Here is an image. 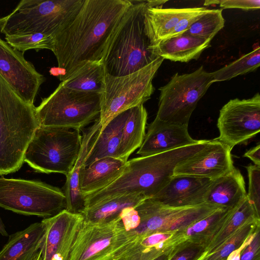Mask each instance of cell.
Listing matches in <instances>:
<instances>
[{"label": "cell", "mask_w": 260, "mask_h": 260, "mask_svg": "<svg viewBox=\"0 0 260 260\" xmlns=\"http://www.w3.org/2000/svg\"><path fill=\"white\" fill-rule=\"evenodd\" d=\"M32 260H42L41 248Z\"/></svg>", "instance_id": "cell-43"}, {"label": "cell", "mask_w": 260, "mask_h": 260, "mask_svg": "<svg viewBox=\"0 0 260 260\" xmlns=\"http://www.w3.org/2000/svg\"><path fill=\"white\" fill-rule=\"evenodd\" d=\"M246 196L243 176L239 170L234 168L229 173L212 181L204 203L219 208L232 209Z\"/></svg>", "instance_id": "cell-22"}, {"label": "cell", "mask_w": 260, "mask_h": 260, "mask_svg": "<svg viewBox=\"0 0 260 260\" xmlns=\"http://www.w3.org/2000/svg\"><path fill=\"white\" fill-rule=\"evenodd\" d=\"M0 234L3 236L7 237L8 234L6 230L5 226L0 217Z\"/></svg>", "instance_id": "cell-42"}, {"label": "cell", "mask_w": 260, "mask_h": 260, "mask_svg": "<svg viewBox=\"0 0 260 260\" xmlns=\"http://www.w3.org/2000/svg\"><path fill=\"white\" fill-rule=\"evenodd\" d=\"M0 76L27 103L34 104L39 88L45 81L33 64L20 52L0 38Z\"/></svg>", "instance_id": "cell-14"}, {"label": "cell", "mask_w": 260, "mask_h": 260, "mask_svg": "<svg viewBox=\"0 0 260 260\" xmlns=\"http://www.w3.org/2000/svg\"><path fill=\"white\" fill-rule=\"evenodd\" d=\"M214 82L212 72H207L203 66L191 73L174 75L166 85L159 88L155 118L188 125L198 102Z\"/></svg>", "instance_id": "cell-11"}, {"label": "cell", "mask_w": 260, "mask_h": 260, "mask_svg": "<svg viewBox=\"0 0 260 260\" xmlns=\"http://www.w3.org/2000/svg\"><path fill=\"white\" fill-rule=\"evenodd\" d=\"M217 139L231 149L260 131V95L248 99L230 100L219 112Z\"/></svg>", "instance_id": "cell-13"}, {"label": "cell", "mask_w": 260, "mask_h": 260, "mask_svg": "<svg viewBox=\"0 0 260 260\" xmlns=\"http://www.w3.org/2000/svg\"><path fill=\"white\" fill-rule=\"evenodd\" d=\"M80 131L39 126L25 151L24 161L35 171L67 176L79 153Z\"/></svg>", "instance_id": "cell-6"}, {"label": "cell", "mask_w": 260, "mask_h": 260, "mask_svg": "<svg viewBox=\"0 0 260 260\" xmlns=\"http://www.w3.org/2000/svg\"><path fill=\"white\" fill-rule=\"evenodd\" d=\"M243 156L249 158L255 165L260 167V145L258 144L247 151Z\"/></svg>", "instance_id": "cell-40"}, {"label": "cell", "mask_w": 260, "mask_h": 260, "mask_svg": "<svg viewBox=\"0 0 260 260\" xmlns=\"http://www.w3.org/2000/svg\"><path fill=\"white\" fill-rule=\"evenodd\" d=\"M139 238L126 231L120 215L104 222L83 220L69 260L117 259Z\"/></svg>", "instance_id": "cell-10"}, {"label": "cell", "mask_w": 260, "mask_h": 260, "mask_svg": "<svg viewBox=\"0 0 260 260\" xmlns=\"http://www.w3.org/2000/svg\"><path fill=\"white\" fill-rule=\"evenodd\" d=\"M34 104L21 98L0 76V175L14 173L39 126Z\"/></svg>", "instance_id": "cell-4"}, {"label": "cell", "mask_w": 260, "mask_h": 260, "mask_svg": "<svg viewBox=\"0 0 260 260\" xmlns=\"http://www.w3.org/2000/svg\"><path fill=\"white\" fill-rule=\"evenodd\" d=\"M224 26L221 9H207L185 31L192 36L212 40Z\"/></svg>", "instance_id": "cell-33"}, {"label": "cell", "mask_w": 260, "mask_h": 260, "mask_svg": "<svg viewBox=\"0 0 260 260\" xmlns=\"http://www.w3.org/2000/svg\"><path fill=\"white\" fill-rule=\"evenodd\" d=\"M131 0H84L75 15L53 37L59 79L87 61H102Z\"/></svg>", "instance_id": "cell-1"}, {"label": "cell", "mask_w": 260, "mask_h": 260, "mask_svg": "<svg viewBox=\"0 0 260 260\" xmlns=\"http://www.w3.org/2000/svg\"><path fill=\"white\" fill-rule=\"evenodd\" d=\"M158 57L151 63L132 74L121 77L105 73L98 117L102 131L119 113L148 100L154 91L152 80L164 61Z\"/></svg>", "instance_id": "cell-8"}, {"label": "cell", "mask_w": 260, "mask_h": 260, "mask_svg": "<svg viewBox=\"0 0 260 260\" xmlns=\"http://www.w3.org/2000/svg\"><path fill=\"white\" fill-rule=\"evenodd\" d=\"M84 220L81 213L63 210L44 218L45 232L41 247L42 260H69L77 234Z\"/></svg>", "instance_id": "cell-17"}, {"label": "cell", "mask_w": 260, "mask_h": 260, "mask_svg": "<svg viewBox=\"0 0 260 260\" xmlns=\"http://www.w3.org/2000/svg\"><path fill=\"white\" fill-rule=\"evenodd\" d=\"M240 260H260V225L256 228L251 239L243 249Z\"/></svg>", "instance_id": "cell-37"}, {"label": "cell", "mask_w": 260, "mask_h": 260, "mask_svg": "<svg viewBox=\"0 0 260 260\" xmlns=\"http://www.w3.org/2000/svg\"><path fill=\"white\" fill-rule=\"evenodd\" d=\"M260 65V47L243 55L239 58L212 72L214 82L229 80L238 76L256 70Z\"/></svg>", "instance_id": "cell-32"}, {"label": "cell", "mask_w": 260, "mask_h": 260, "mask_svg": "<svg viewBox=\"0 0 260 260\" xmlns=\"http://www.w3.org/2000/svg\"><path fill=\"white\" fill-rule=\"evenodd\" d=\"M176 232H159L142 238L140 244L145 248H166L165 243L169 240Z\"/></svg>", "instance_id": "cell-38"}, {"label": "cell", "mask_w": 260, "mask_h": 260, "mask_svg": "<svg viewBox=\"0 0 260 260\" xmlns=\"http://www.w3.org/2000/svg\"><path fill=\"white\" fill-rule=\"evenodd\" d=\"M126 162L111 157L99 159L84 167L80 174V190L84 198L107 186L123 172Z\"/></svg>", "instance_id": "cell-24"}, {"label": "cell", "mask_w": 260, "mask_h": 260, "mask_svg": "<svg viewBox=\"0 0 260 260\" xmlns=\"http://www.w3.org/2000/svg\"><path fill=\"white\" fill-rule=\"evenodd\" d=\"M212 180L190 176H173L168 183L151 198L156 202L171 207H184L204 203Z\"/></svg>", "instance_id": "cell-19"}, {"label": "cell", "mask_w": 260, "mask_h": 260, "mask_svg": "<svg viewBox=\"0 0 260 260\" xmlns=\"http://www.w3.org/2000/svg\"><path fill=\"white\" fill-rule=\"evenodd\" d=\"M201 244L186 242L173 246L168 260H198L205 252Z\"/></svg>", "instance_id": "cell-35"}, {"label": "cell", "mask_w": 260, "mask_h": 260, "mask_svg": "<svg viewBox=\"0 0 260 260\" xmlns=\"http://www.w3.org/2000/svg\"><path fill=\"white\" fill-rule=\"evenodd\" d=\"M135 208L140 222L133 233L142 238L155 233L181 231L221 208L207 203L189 207H171L149 198Z\"/></svg>", "instance_id": "cell-12"}, {"label": "cell", "mask_w": 260, "mask_h": 260, "mask_svg": "<svg viewBox=\"0 0 260 260\" xmlns=\"http://www.w3.org/2000/svg\"><path fill=\"white\" fill-rule=\"evenodd\" d=\"M260 225V219L252 218L234 232L222 243L203 260H226L228 256L238 249Z\"/></svg>", "instance_id": "cell-31"}, {"label": "cell", "mask_w": 260, "mask_h": 260, "mask_svg": "<svg viewBox=\"0 0 260 260\" xmlns=\"http://www.w3.org/2000/svg\"><path fill=\"white\" fill-rule=\"evenodd\" d=\"M189 134L188 125L165 121L155 118L149 125L137 154L155 155L197 143Z\"/></svg>", "instance_id": "cell-18"}, {"label": "cell", "mask_w": 260, "mask_h": 260, "mask_svg": "<svg viewBox=\"0 0 260 260\" xmlns=\"http://www.w3.org/2000/svg\"><path fill=\"white\" fill-rule=\"evenodd\" d=\"M45 232L41 221L11 235L0 251V260H32L42 247Z\"/></svg>", "instance_id": "cell-21"}, {"label": "cell", "mask_w": 260, "mask_h": 260, "mask_svg": "<svg viewBox=\"0 0 260 260\" xmlns=\"http://www.w3.org/2000/svg\"><path fill=\"white\" fill-rule=\"evenodd\" d=\"M173 247L169 248L164 253H162L153 260H168Z\"/></svg>", "instance_id": "cell-41"}, {"label": "cell", "mask_w": 260, "mask_h": 260, "mask_svg": "<svg viewBox=\"0 0 260 260\" xmlns=\"http://www.w3.org/2000/svg\"><path fill=\"white\" fill-rule=\"evenodd\" d=\"M208 140L163 153L128 160L122 173L102 190L84 198L85 209L112 199L139 194L152 198L173 177L180 162L203 149Z\"/></svg>", "instance_id": "cell-2"}, {"label": "cell", "mask_w": 260, "mask_h": 260, "mask_svg": "<svg viewBox=\"0 0 260 260\" xmlns=\"http://www.w3.org/2000/svg\"><path fill=\"white\" fill-rule=\"evenodd\" d=\"M114 260H117V259H114Z\"/></svg>", "instance_id": "cell-45"}, {"label": "cell", "mask_w": 260, "mask_h": 260, "mask_svg": "<svg viewBox=\"0 0 260 260\" xmlns=\"http://www.w3.org/2000/svg\"><path fill=\"white\" fill-rule=\"evenodd\" d=\"M129 109L114 117L100 131L93 147L86 159L84 167L104 157L118 158L119 148Z\"/></svg>", "instance_id": "cell-26"}, {"label": "cell", "mask_w": 260, "mask_h": 260, "mask_svg": "<svg viewBox=\"0 0 260 260\" xmlns=\"http://www.w3.org/2000/svg\"><path fill=\"white\" fill-rule=\"evenodd\" d=\"M147 199L144 196L139 194L121 196L85 209L81 214L86 221L107 222L118 217L125 209L135 207Z\"/></svg>", "instance_id": "cell-30"}, {"label": "cell", "mask_w": 260, "mask_h": 260, "mask_svg": "<svg viewBox=\"0 0 260 260\" xmlns=\"http://www.w3.org/2000/svg\"><path fill=\"white\" fill-rule=\"evenodd\" d=\"M207 254V252L206 251L198 260H203Z\"/></svg>", "instance_id": "cell-44"}, {"label": "cell", "mask_w": 260, "mask_h": 260, "mask_svg": "<svg viewBox=\"0 0 260 260\" xmlns=\"http://www.w3.org/2000/svg\"><path fill=\"white\" fill-rule=\"evenodd\" d=\"M230 209L219 208L208 216L192 222L183 230L176 231L167 241V246L173 247L184 242H191L203 244L206 248L221 226Z\"/></svg>", "instance_id": "cell-25"}, {"label": "cell", "mask_w": 260, "mask_h": 260, "mask_svg": "<svg viewBox=\"0 0 260 260\" xmlns=\"http://www.w3.org/2000/svg\"><path fill=\"white\" fill-rule=\"evenodd\" d=\"M105 71L102 61H87L59 79L66 88L87 93H102Z\"/></svg>", "instance_id": "cell-27"}, {"label": "cell", "mask_w": 260, "mask_h": 260, "mask_svg": "<svg viewBox=\"0 0 260 260\" xmlns=\"http://www.w3.org/2000/svg\"><path fill=\"white\" fill-rule=\"evenodd\" d=\"M210 40L199 38L184 32L151 46L154 54L173 61L187 62L198 59L210 46Z\"/></svg>", "instance_id": "cell-23"}, {"label": "cell", "mask_w": 260, "mask_h": 260, "mask_svg": "<svg viewBox=\"0 0 260 260\" xmlns=\"http://www.w3.org/2000/svg\"><path fill=\"white\" fill-rule=\"evenodd\" d=\"M101 94L64 87L61 83L35 108L39 126L81 131L99 117Z\"/></svg>", "instance_id": "cell-7"}, {"label": "cell", "mask_w": 260, "mask_h": 260, "mask_svg": "<svg viewBox=\"0 0 260 260\" xmlns=\"http://www.w3.org/2000/svg\"><path fill=\"white\" fill-rule=\"evenodd\" d=\"M108 42L102 59L105 73L121 77L136 72L158 57L146 35L144 13L148 1H132Z\"/></svg>", "instance_id": "cell-3"}, {"label": "cell", "mask_w": 260, "mask_h": 260, "mask_svg": "<svg viewBox=\"0 0 260 260\" xmlns=\"http://www.w3.org/2000/svg\"><path fill=\"white\" fill-rule=\"evenodd\" d=\"M252 218L260 219L246 196L237 205L229 210L221 226L206 247L207 255L214 251L234 232Z\"/></svg>", "instance_id": "cell-29"}, {"label": "cell", "mask_w": 260, "mask_h": 260, "mask_svg": "<svg viewBox=\"0 0 260 260\" xmlns=\"http://www.w3.org/2000/svg\"><path fill=\"white\" fill-rule=\"evenodd\" d=\"M102 128L98 118L89 128L83 132L81 146L77 158L63 187L66 199V210L73 213H81L85 208L84 198L80 186V174L86 159L93 147Z\"/></svg>", "instance_id": "cell-20"}, {"label": "cell", "mask_w": 260, "mask_h": 260, "mask_svg": "<svg viewBox=\"0 0 260 260\" xmlns=\"http://www.w3.org/2000/svg\"><path fill=\"white\" fill-rule=\"evenodd\" d=\"M148 4L144 22L145 33L151 46L184 33L207 10L204 7H151Z\"/></svg>", "instance_id": "cell-15"}, {"label": "cell", "mask_w": 260, "mask_h": 260, "mask_svg": "<svg viewBox=\"0 0 260 260\" xmlns=\"http://www.w3.org/2000/svg\"><path fill=\"white\" fill-rule=\"evenodd\" d=\"M0 207L47 218L66 210V199L62 189L44 182L1 177Z\"/></svg>", "instance_id": "cell-9"}, {"label": "cell", "mask_w": 260, "mask_h": 260, "mask_svg": "<svg viewBox=\"0 0 260 260\" xmlns=\"http://www.w3.org/2000/svg\"><path fill=\"white\" fill-rule=\"evenodd\" d=\"M147 112L143 105L129 109L118 151V158L126 162L129 156L141 146L146 133Z\"/></svg>", "instance_id": "cell-28"}, {"label": "cell", "mask_w": 260, "mask_h": 260, "mask_svg": "<svg viewBox=\"0 0 260 260\" xmlns=\"http://www.w3.org/2000/svg\"><path fill=\"white\" fill-rule=\"evenodd\" d=\"M218 4L224 9L236 8L250 10L260 8L259 0H222L218 1Z\"/></svg>", "instance_id": "cell-39"}, {"label": "cell", "mask_w": 260, "mask_h": 260, "mask_svg": "<svg viewBox=\"0 0 260 260\" xmlns=\"http://www.w3.org/2000/svg\"><path fill=\"white\" fill-rule=\"evenodd\" d=\"M248 176L247 198L260 217V167L255 165L246 166Z\"/></svg>", "instance_id": "cell-36"}, {"label": "cell", "mask_w": 260, "mask_h": 260, "mask_svg": "<svg viewBox=\"0 0 260 260\" xmlns=\"http://www.w3.org/2000/svg\"><path fill=\"white\" fill-rule=\"evenodd\" d=\"M84 0H22L0 18L6 36L41 33L53 37L78 12Z\"/></svg>", "instance_id": "cell-5"}, {"label": "cell", "mask_w": 260, "mask_h": 260, "mask_svg": "<svg viewBox=\"0 0 260 260\" xmlns=\"http://www.w3.org/2000/svg\"><path fill=\"white\" fill-rule=\"evenodd\" d=\"M5 40L14 49L23 52L28 50L38 51L42 49L53 51L52 36L41 33L24 34L5 36Z\"/></svg>", "instance_id": "cell-34"}, {"label": "cell", "mask_w": 260, "mask_h": 260, "mask_svg": "<svg viewBox=\"0 0 260 260\" xmlns=\"http://www.w3.org/2000/svg\"><path fill=\"white\" fill-rule=\"evenodd\" d=\"M231 149L217 138L191 157L179 163L173 176H190L213 180L234 169Z\"/></svg>", "instance_id": "cell-16"}]
</instances>
